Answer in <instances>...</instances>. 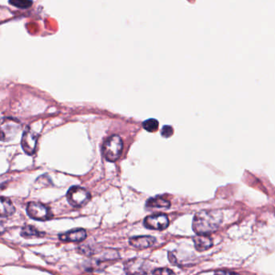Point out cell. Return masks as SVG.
<instances>
[{
  "mask_svg": "<svg viewBox=\"0 0 275 275\" xmlns=\"http://www.w3.org/2000/svg\"><path fill=\"white\" fill-rule=\"evenodd\" d=\"M123 143L118 135H112L106 139L102 146V154L109 162H115L120 157Z\"/></svg>",
  "mask_w": 275,
  "mask_h": 275,
  "instance_id": "obj_3",
  "label": "cell"
},
{
  "mask_svg": "<svg viewBox=\"0 0 275 275\" xmlns=\"http://www.w3.org/2000/svg\"><path fill=\"white\" fill-rule=\"evenodd\" d=\"M144 129H146V131L155 132L159 128V122L155 118H150L148 120L145 121L143 123Z\"/></svg>",
  "mask_w": 275,
  "mask_h": 275,
  "instance_id": "obj_16",
  "label": "cell"
},
{
  "mask_svg": "<svg viewBox=\"0 0 275 275\" xmlns=\"http://www.w3.org/2000/svg\"><path fill=\"white\" fill-rule=\"evenodd\" d=\"M151 265L146 259H133L125 263L124 271L127 275H146L151 272Z\"/></svg>",
  "mask_w": 275,
  "mask_h": 275,
  "instance_id": "obj_5",
  "label": "cell"
},
{
  "mask_svg": "<svg viewBox=\"0 0 275 275\" xmlns=\"http://www.w3.org/2000/svg\"><path fill=\"white\" fill-rule=\"evenodd\" d=\"M9 3L19 9H28L32 6V0H9Z\"/></svg>",
  "mask_w": 275,
  "mask_h": 275,
  "instance_id": "obj_15",
  "label": "cell"
},
{
  "mask_svg": "<svg viewBox=\"0 0 275 275\" xmlns=\"http://www.w3.org/2000/svg\"><path fill=\"white\" fill-rule=\"evenodd\" d=\"M44 233H40V231L37 230L35 227L32 226H25L22 228L21 235L24 238H30L32 237H40Z\"/></svg>",
  "mask_w": 275,
  "mask_h": 275,
  "instance_id": "obj_14",
  "label": "cell"
},
{
  "mask_svg": "<svg viewBox=\"0 0 275 275\" xmlns=\"http://www.w3.org/2000/svg\"><path fill=\"white\" fill-rule=\"evenodd\" d=\"M214 275H239L238 274L235 273V272H233V271H216V273Z\"/></svg>",
  "mask_w": 275,
  "mask_h": 275,
  "instance_id": "obj_19",
  "label": "cell"
},
{
  "mask_svg": "<svg viewBox=\"0 0 275 275\" xmlns=\"http://www.w3.org/2000/svg\"><path fill=\"white\" fill-rule=\"evenodd\" d=\"M27 212L31 218L45 221L52 217V213L46 205L40 202H30L27 206Z\"/></svg>",
  "mask_w": 275,
  "mask_h": 275,
  "instance_id": "obj_6",
  "label": "cell"
},
{
  "mask_svg": "<svg viewBox=\"0 0 275 275\" xmlns=\"http://www.w3.org/2000/svg\"><path fill=\"white\" fill-rule=\"evenodd\" d=\"M22 130V125L13 118H0V140L12 141L16 138Z\"/></svg>",
  "mask_w": 275,
  "mask_h": 275,
  "instance_id": "obj_2",
  "label": "cell"
},
{
  "mask_svg": "<svg viewBox=\"0 0 275 275\" xmlns=\"http://www.w3.org/2000/svg\"><path fill=\"white\" fill-rule=\"evenodd\" d=\"M38 134L30 128L24 130L21 139L22 148L27 155H32L37 146Z\"/></svg>",
  "mask_w": 275,
  "mask_h": 275,
  "instance_id": "obj_8",
  "label": "cell"
},
{
  "mask_svg": "<svg viewBox=\"0 0 275 275\" xmlns=\"http://www.w3.org/2000/svg\"><path fill=\"white\" fill-rule=\"evenodd\" d=\"M155 242H156V239L154 237L139 236V237H134L129 239V244L136 249H144L152 246Z\"/></svg>",
  "mask_w": 275,
  "mask_h": 275,
  "instance_id": "obj_10",
  "label": "cell"
},
{
  "mask_svg": "<svg viewBox=\"0 0 275 275\" xmlns=\"http://www.w3.org/2000/svg\"><path fill=\"white\" fill-rule=\"evenodd\" d=\"M5 232V228L3 226L0 224V235H2V233H4Z\"/></svg>",
  "mask_w": 275,
  "mask_h": 275,
  "instance_id": "obj_20",
  "label": "cell"
},
{
  "mask_svg": "<svg viewBox=\"0 0 275 275\" xmlns=\"http://www.w3.org/2000/svg\"><path fill=\"white\" fill-rule=\"evenodd\" d=\"M146 228L153 230H163L169 226V219L165 214H154L144 220Z\"/></svg>",
  "mask_w": 275,
  "mask_h": 275,
  "instance_id": "obj_7",
  "label": "cell"
},
{
  "mask_svg": "<svg viewBox=\"0 0 275 275\" xmlns=\"http://www.w3.org/2000/svg\"><path fill=\"white\" fill-rule=\"evenodd\" d=\"M87 237L86 231L83 228H77L60 235V239L68 243H81Z\"/></svg>",
  "mask_w": 275,
  "mask_h": 275,
  "instance_id": "obj_9",
  "label": "cell"
},
{
  "mask_svg": "<svg viewBox=\"0 0 275 275\" xmlns=\"http://www.w3.org/2000/svg\"><path fill=\"white\" fill-rule=\"evenodd\" d=\"M67 200L72 206L82 207L86 205L91 198L90 193L86 189L79 186H73L67 193Z\"/></svg>",
  "mask_w": 275,
  "mask_h": 275,
  "instance_id": "obj_4",
  "label": "cell"
},
{
  "mask_svg": "<svg viewBox=\"0 0 275 275\" xmlns=\"http://www.w3.org/2000/svg\"><path fill=\"white\" fill-rule=\"evenodd\" d=\"M195 248L197 251L203 252L212 246V238L209 235H196L193 238Z\"/></svg>",
  "mask_w": 275,
  "mask_h": 275,
  "instance_id": "obj_11",
  "label": "cell"
},
{
  "mask_svg": "<svg viewBox=\"0 0 275 275\" xmlns=\"http://www.w3.org/2000/svg\"><path fill=\"white\" fill-rule=\"evenodd\" d=\"M173 131L174 130H173V128L172 127L164 126V127H162V130H161V134L164 138H169L173 134Z\"/></svg>",
  "mask_w": 275,
  "mask_h": 275,
  "instance_id": "obj_18",
  "label": "cell"
},
{
  "mask_svg": "<svg viewBox=\"0 0 275 275\" xmlns=\"http://www.w3.org/2000/svg\"><path fill=\"white\" fill-rule=\"evenodd\" d=\"M153 275H176V274L168 268H159L152 271Z\"/></svg>",
  "mask_w": 275,
  "mask_h": 275,
  "instance_id": "obj_17",
  "label": "cell"
},
{
  "mask_svg": "<svg viewBox=\"0 0 275 275\" xmlns=\"http://www.w3.org/2000/svg\"><path fill=\"white\" fill-rule=\"evenodd\" d=\"M16 212V208L12 201L5 197H0V217L12 216Z\"/></svg>",
  "mask_w": 275,
  "mask_h": 275,
  "instance_id": "obj_12",
  "label": "cell"
},
{
  "mask_svg": "<svg viewBox=\"0 0 275 275\" xmlns=\"http://www.w3.org/2000/svg\"><path fill=\"white\" fill-rule=\"evenodd\" d=\"M223 221L220 210H204L197 212L193 221V229L198 235H209L218 229Z\"/></svg>",
  "mask_w": 275,
  "mask_h": 275,
  "instance_id": "obj_1",
  "label": "cell"
},
{
  "mask_svg": "<svg viewBox=\"0 0 275 275\" xmlns=\"http://www.w3.org/2000/svg\"><path fill=\"white\" fill-rule=\"evenodd\" d=\"M170 206L171 203L161 196L151 198L146 202V207L151 209H168Z\"/></svg>",
  "mask_w": 275,
  "mask_h": 275,
  "instance_id": "obj_13",
  "label": "cell"
}]
</instances>
